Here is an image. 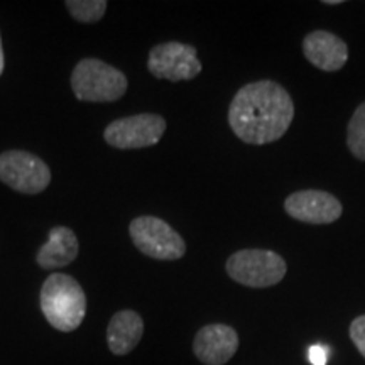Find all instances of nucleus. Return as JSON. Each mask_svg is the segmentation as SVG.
Returning a JSON list of instances; mask_svg holds the SVG:
<instances>
[{"instance_id":"obj_7","label":"nucleus","mask_w":365,"mask_h":365,"mask_svg":"<svg viewBox=\"0 0 365 365\" xmlns=\"http://www.w3.org/2000/svg\"><path fill=\"white\" fill-rule=\"evenodd\" d=\"M166 132V120L156 113H139L110 122L103 139L115 149H144L156 145Z\"/></svg>"},{"instance_id":"obj_12","label":"nucleus","mask_w":365,"mask_h":365,"mask_svg":"<svg viewBox=\"0 0 365 365\" xmlns=\"http://www.w3.org/2000/svg\"><path fill=\"white\" fill-rule=\"evenodd\" d=\"M80 244L78 237L70 227H53L49 232V239L43 247L39 249L36 261L44 271H54L70 266L78 257Z\"/></svg>"},{"instance_id":"obj_1","label":"nucleus","mask_w":365,"mask_h":365,"mask_svg":"<svg viewBox=\"0 0 365 365\" xmlns=\"http://www.w3.org/2000/svg\"><path fill=\"white\" fill-rule=\"evenodd\" d=\"M293 118V98L272 80L242 86L228 107L230 129L245 144L262 145L281 139Z\"/></svg>"},{"instance_id":"obj_9","label":"nucleus","mask_w":365,"mask_h":365,"mask_svg":"<svg viewBox=\"0 0 365 365\" xmlns=\"http://www.w3.org/2000/svg\"><path fill=\"white\" fill-rule=\"evenodd\" d=\"M289 217L312 225H328L341 217V203L336 196L322 190H303L291 193L284 202Z\"/></svg>"},{"instance_id":"obj_4","label":"nucleus","mask_w":365,"mask_h":365,"mask_svg":"<svg viewBox=\"0 0 365 365\" xmlns=\"http://www.w3.org/2000/svg\"><path fill=\"white\" fill-rule=\"evenodd\" d=\"M227 274L242 286L262 289L284 279L286 261L274 250L244 249L232 254L225 264Z\"/></svg>"},{"instance_id":"obj_6","label":"nucleus","mask_w":365,"mask_h":365,"mask_svg":"<svg viewBox=\"0 0 365 365\" xmlns=\"http://www.w3.org/2000/svg\"><path fill=\"white\" fill-rule=\"evenodd\" d=\"M0 181L24 195H39L51 182V171L43 159L27 150L0 154Z\"/></svg>"},{"instance_id":"obj_18","label":"nucleus","mask_w":365,"mask_h":365,"mask_svg":"<svg viewBox=\"0 0 365 365\" xmlns=\"http://www.w3.org/2000/svg\"><path fill=\"white\" fill-rule=\"evenodd\" d=\"M4 66H6V61H4V49H2V38H0V75H2Z\"/></svg>"},{"instance_id":"obj_11","label":"nucleus","mask_w":365,"mask_h":365,"mask_svg":"<svg viewBox=\"0 0 365 365\" xmlns=\"http://www.w3.org/2000/svg\"><path fill=\"white\" fill-rule=\"evenodd\" d=\"M303 53L313 66L327 73L341 70L349 61V46L328 31H313L304 36Z\"/></svg>"},{"instance_id":"obj_10","label":"nucleus","mask_w":365,"mask_h":365,"mask_svg":"<svg viewBox=\"0 0 365 365\" xmlns=\"http://www.w3.org/2000/svg\"><path fill=\"white\" fill-rule=\"evenodd\" d=\"M239 350V335L232 327L212 323L200 328L193 340L195 357L205 365H225Z\"/></svg>"},{"instance_id":"obj_19","label":"nucleus","mask_w":365,"mask_h":365,"mask_svg":"<svg viewBox=\"0 0 365 365\" xmlns=\"http://www.w3.org/2000/svg\"><path fill=\"white\" fill-rule=\"evenodd\" d=\"M327 6H339V4H341V0H325Z\"/></svg>"},{"instance_id":"obj_8","label":"nucleus","mask_w":365,"mask_h":365,"mask_svg":"<svg viewBox=\"0 0 365 365\" xmlns=\"http://www.w3.org/2000/svg\"><path fill=\"white\" fill-rule=\"evenodd\" d=\"M148 68L150 75L159 80L185 81L193 80L202 73V61L198 59V51L190 44L163 43L150 49L148 58Z\"/></svg>"},{"instance_id":"obj_16","label":"nucleus","mask_w":365,"mask_h":365,"mask_svg":"<svg viewBox=\"0 0 365 365\" xmlns=\"http://www.w3.org/2000/svg\"><path fill=\"white\" fill-rule=\"evenodd\" d=\"M350 340L354 341V345L357 346L360 355L365 359V314H360L350 323L349 328Z\"/></svg>"},{"instance_id":"obj_2","label":"nucleus","mask_w":365,"mask_h":365,"mask_svg":"<svg viewBox=\"0 0 365 365\" xmlns=\"http://www.w3.org/2000/svg\"><path fill=\"white\" fill-rule=\"evenodd\" d=\"M41 312L54 330L70 333L80 328L86 314L83 287L68 274H51L41 287Z\"/></svg>"},{"instance_id":"obj_13","label":"nucleus","mask_w":365,"mask_h":365,"mask_svg":"<svg viewBox=\"0 0 365 365\" xmlns=\"http://www.w3.org/2000/svg\"><path fill=\"white\" fill-rule=\"evenodd\" d=\"M144 335V319L134 309H120L107 328V344L112 354L127 355L139 345Z\"/></svg>"},{"instance_id":"obj_17","label":"nucleus","mask_w":365,"mask_h":365,"mask_svg":"<svg viewBox=\"0 0 365 365\" xmlns=\"http://www.w3.org/2000/svg\"><path fill=\"white\" fill-rule=\"evenodd\" d=\"M309 362L313 365H327L328 362V349L322 345H313L309 349Z\"/></svg>"},{"instance_id":"obj_15","label":"nucleus","mask_w":365,"mask_h":365,"mask_svg":"<svg viewBox=\"0 0 365 365\" xmlns=\"http://www.w3.org/2000/svg\"><path fill=\"white\" fill-rule=\"evenodd\" d=\"M108 4L105 0H68L66 7L73 19L85 24H93L98 22L107 12Z\"/></svg>"},{"instance_id":"obj_5","label":"nucleus","mask_w":365,"mask_h":365,"mask_svg":"<svg viewBox=\"0 0 365 365\" xmlns=\"http://www.w3.org/2000/svg\"><path fill=\"white\" fill-rule=\"evenodd\" d=\"M130 239L144 255L158 261H178L186 254L182 237L161 218L143 215L129 225Z\"/></svg>"},{"instance_id":"obj_14","label":"nucleus","mask_w":365,"mask_h":365,"mask_svg":"<svg viewBox=\"0 0 365 365\" xmlns=\"http://www.w3.org/2000/svg\"><path fill=\"white\" fill-rule=\"evenodd\" d=\"M346 145L360 161H365V102L355 108L346 127Z\"/></svg>"},{"instance_id":"obj_3","label":"nucleus","mask_w":365,"mask_h":365,"mask_svg":"<svg viewBox=\"0 0 365 365\" xmlns=\"http://www.w3.org/2000/svg\"><path fill=\"white\" fill-rule=\"evenodd\" d=\"M125 75L97 58L81 59L71 73V88L81 102H115L125 95Z\"/></svg>"}]
</instances>
